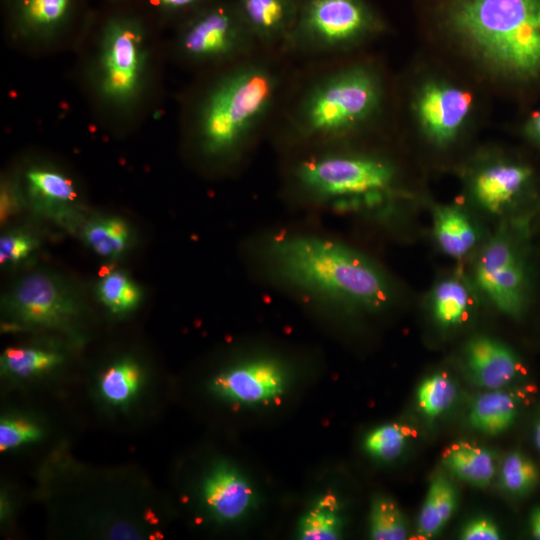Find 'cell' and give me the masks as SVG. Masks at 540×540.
I'll use <instances>...</instances> for the list:
<instances>
[{"label": "cell", "instance_id": "d6986e66", "mask_svg": "<svg viewBox=\"0 0 540 540\" xmlns=\"http://www.w3.org/2000/svg\"><path fill=\"white\" fill-rule=\"evenodd\" d=\"M433 235L441 251L460 258L476 245L478 235L470 217L456 205L437 206L433 210Z\"/></svg>", "mask_w": 540, "mask_h": 540}, {"label": "cell", "instance_id": "603a6c76", "mask_svg": "<svg viewBox=\"0 0 540 540\" xmlns=\"http://www.w3.org/2000/svg\"><path fill=\"white\" fill-rule=\"evenodd\" d=\"M456 505L453 485L444 477L435 478L427 491L418 518V532L424 538L436 535L452 516Z\"/></svg>", "mask_w": 540, "mask_h": 540}, {"label": "cell", "instance_id": "ac0fdd59", "mask_svg": "<svg viewBox=\"0 0 540 540\" xmlns=\"http://www.w3.org/2000/svg\"><path fill=\"white\" fill-rule=\"evenodd\" d=\"M204 497L212 512L222 520H235L243 516L253 502V491L237 472L220 468L214 471L204 485Z\"/></svg>", "mask_w": 540, "mask_h": 540}, {"label": "cell", "instance_id": "d4e9b609", "mask_svg": "<svg viewBox=\"0 0 540 540\" xmlns=\"http://www.w3.org/2000/svg\"><path fill=\"white\" fill-rule=\"evenodd\" d=\"M95 290L101 304L116 315L136 309L143 296L140 286L127 273L116 269L102 275Z\"/></svg>", "mask_w": 540, "mask_h": 540}, {"label": "cell", "instance_id": "6da1fadb", "mask_svg": "<svg viewBox=\"0 0 540 540\" xmlns=\"http://www.w3.org/2000/svg\"><path fill=\"white\" fill-rule=\"evenodd\" d=\"M294 67L280 50L259 48L210 69L183 113L184 141L199 166L223 173L245 163L268 134Z\"/></svg>", "mask_w": 540, "mask_h": 540}, {"label": "cell", "instance_id": "e0dca14e", "mask_svg": "<svg viewBox=\"0 0 540 540\" xmlns=\"http://www.w3.org/2000/svg\"><path fill=\"white\" fill-rule=\"evenodd\" d=\"M465 357L475 382L490 390L506 385L519 369L515 353L501 341L489 336L472 338L466 346Z\"/></svg>", "mask_w": 540, "mask_h": 540}, {"label": "cell", "instance_id": "d590c367", "mask_svg": "<svg viewBox=\"0 0 540 540\" xmlns=\"http://www.w3.org/2000/svg\"><path fill=\"white\" fill-rule=\"evenodd\" d=\"M460 538L463 540H498L500 533L491 520L477 518L464 526Z\"/></svg>", "mask_w": 540, "mask_h": 540}, {"label": "cell", "instance_id": "e575fe53", "mask_svg": "<svg viewBox=\"0 0 540 540\" xmlns=\"http://www.w3.org/2000/svg\"><path fill=\"white\" fill-rule=\"evenodd\" d=\"M211 0H147L160 14L182 21Z\"/></svg>", "mask_w": 540, "mask_h": 540}, {"label": "cell", "instance_id": "7a4b0ae2", "mask_svg": "<svg viewBox=\"0 0 540 540\" xmlns=\"http://www.w3.org/2000/svg\"><path fill=\"white\" fill-rule=\"evenodd\" d=\"M386 100L380 68L348 55L294 67L268 134L283 153L352 141L376 124Z\"/></svg>", "mask_w": 540, "mask_h": 540}, {"label": "cell", "instance_id": "f1b7e54d", "mask_svg": "<svg viewBox=\"0 0 540 540\" xmlns=\"http://www.w3.org/2000/svg\"><path fill=\"white\" fill-rule=\"evenodd\" d=\"M61 361V356L38 348L11 347L4 351L2 366L18 376H29L49 369Z\"/></svg>", "mask_w": 540, "mask_h": 540}, {"label": "cell", "instance_id": "74e56055", "mask_svg": "<svg viewBox=\"0 0 540 540\" xmlns=\"http://www.w3.org/2000/svg\"><path fill=\"white\" fill-rule=\"evenodd\" d=\"M530 525L533 536L540 540V507H537L532 511Z\"/></svg>", "mask_w": 540, "mask_h": 540}, {"label": "cell", "instance_id": "5b68a950", "mask_svg": "<svg viewBox=\"0 0 540 540\" xmlns=\"http://www.w3.org/2000/svg\"><path fill=\"white\" fill-rule=\"evenodd\" d=\"M352 141L285 154V189L299 200L326 208L375 207L385 202L396 187L394 164L379 153L355 148Z\"/></svg>", "mask_w": 540, "mask_h": 540}, {"label": "cell", "instance_id": "ba28073f", "mask_svg": "<svg viewBox=\"0 0 540 540\" xmlns=\"http://www.w3.org/2000/svg\"><path fill=\"white\" fill-rule=\"evenodd\" d=\"M261 48L236 0H211L180 21L174 52L184 64L213 69Z\"/></svg>", "mask_w": 540, "mask_h": 540}, {"label": "cell", "instance_id": "4316f807", "mask_svg": "<svg viewBox=\"0 0 540 540\" xmlns=\"http://www.w3.org/2000/svg\"><path fill=\"white\" fill-rule=\"evenodd\" d=\"M370 536L375 540H403L407 525L398 506L386 498L373 501L369 517Z\"/></svg>", "mask_w": 540, "mask_h": 540}, {"label": "cell", "instance_id": "1f68e13d", "mask_svg": "<svg viewBox=\"0 0 540 540\" xmlns=\"http://www.w3.org/2000/svg\"><path fill=\"white\" fill-rule=\"evenodd\" d=\"M406 433L397 424H386L371 431L365 439L366 451L374 457L390 460L397 457L405 445Z\"/></svg>", "mask_w": 540, "mask_h": 540}, {"label": "cell", "instance_id": "2e32d148", "mask_svg": "<svg viewBox=\"0 0 540 540\" xmlns=\"http://www.w3.org/2000/svg\"><path fill=\"white\" fill-rule=\"evenodd\" d=\"M261 48L281 50L296 21L299 0H236Z\"/></svg>", "mask_w": 540, "mask_h": 540}, {"label": "cell", "instance_id": "7c38bea8", "mask_svg": "<svg viewBox=\"0 0 540 540\" xmlns=\"http://www.w3.org/2000/svg\"><path fill=\"white\" fill-rule=\"evenodd\" d=\"M25 203L36 213L71 224L79 212L76 182L60 168L44 162L26 165L17 176Z\"/></svg>", "mask_w": 540, "mask_h": 540}, {"label": "cell", "instance_id": "d6a6232c", "mask_svg": "<svg viewBox=\"0 0 540 540\" xmlns=\"http://www.w3.org/2000/svg\"><path fill=\"white\" fill-rule=\"evenodd\" d=\"M38 247L37 237L28 230H10L0 239V263L3 266H15L26 262Z\"/></svg>", "mask_w": 540, "mask_h": 540}, {"label": "cell", "instance_id": "8d00e7d4", "mask_svg": "<svg viewBox=\"0 0 540 540\" xmlns=\"http://www.w3.org/2000/svg\"><path fill=\"white\" fill-rule=\"evenodd\" d=\"M524 134L528 140L540 146V109L526 121Z\"/></svg>", "mask_w": 540, "mask_h": 540}, {"label": "cell", "instance_id": "f546056e", "mask_svg": "<svg viewBox=\"0 0 540 540\" xmlns=\"http://www.w3.org/2000/svg\"><path fill=\"white\" fill-rule=\"evenodd\" d=\"M456 388L450 378L441 373L427 377L417 390V402L429 418L442 414L453 403Z\"/></svg>", "mask_w": 540, "mask_h": 540}, {"label": "cell", "instance_id": "8fae6325", "mask_svg": "<svg viewBox=\"0 0 540 540\" xmlns=\"http://www.w3.org/2000/svg\"><path fill=\"white\" fill-rule=\"evenodd\" d=\"M472 96L444 80H428L414 98L416 121L423 135L434 145L452 143L462 131L472 110Z\"/></svg>", "mask_w": 540, "mask_h": 540}, {"label": "cell", "instance_id": "5bb4252c", "mask_svg": "<svg viewBox=\"0 0 540 540\" xmlns=\"http://www.w3.org/2000/svg\"><path fill=\"white\" fill-rule=\"evenodd\" d=\"M74 0H7L12 36L22 44H52L68 27Z\"/></svg>", "mask_w": 540, "mask_h": 540}, {"label": "cell", "instance_id": "9a60e30c", "mask_svg": "<svg viewBox=\"0 0 540 540\" xmlns=\"http://www.w3.org/2000/svg\"><path fill=\"white\" fill-rule=\"evenodd\" d=\"M531 168L523 163L498 160L480 167L472 176L471 193L486 211H503L530 185Z\"/></svg>", "mask_w": 540, "mask_h": 540}, {"label": "cell", "instance_id": "44dd1931", "mask_svg": "<svg viewBox=\"0 0 540 540\" xmlns=\"http://www.w3.org/2000/svg\"><path fill=\"white\" fill-rule=\"evenodd\" d=\"M444 462L459 479L474 486L488 485L495 472L490 452L467 442L447 448Z\"/></svg>", "mask_w": 540, "mask_h": 540}, {"label": "cell", "instance_id": "52a82bcc", "mask_svg": "<svg viewBox=\"0 0 540 540\" xmlns=\"http://www.w3.org/2000/svg\"><path fill=\"white\" fill-rule=\"evenodd\" d=\"M385 28L369 0H299L296 21L280 51L305 61L349 55Z\"/></svg>", "mask_w": 540, "mask_h": 540}, {"label": "cell", "instance_id": "4fadbf2b", "mask_svg": "<svg viewBox=\"0 0 540 540\" xmlns=\"http://www.w3.org/2000/svg\"><path fill=\"white\" fill-rule=\"evenodd\" d=\"M287 382L284 364L272 357H256L242 361L215 380L216 389L230 400L263 403L278 397Z\"/></svg>", "mask_w": 540, "mask_h": 540}, {"label": "cell", "instance_id": "7402d4cb", "mask_svg": "<svg viewBox=\"0 0 540 540\" xmlns=\"http://www.w3.org/2000/svg\"><path fill=\"white\" fill-rule=\"evenodd\" d=\"M431 310L434 319L444 327L455 326L463 322L471 304L467 286L456 277L439 280L430 295Z\"/></svg>", "mask_w": 540, "mask_h": 540}, {"label": "cell", "instance_id": "4dcf8cb0", "mask_svg": "<svg viewBox=\"0 0 540 540\" xmlns=\"http://www.w3.org/2000/svg\"><path fill=\"white\" fill-rule=\"evenodd\" d=\"M501 480L505 489L514 494H523L538 481L535 464L519 452L509 454L502 465Z\"/></svg>", "mask_w": 540, "mask_h": 540}, {"label": "cell", "instance_id": "277c9868", "mask_svg": "<svg viewBox=\"0 0 540 540\" xmlns=\"http://www.w3.org/2000/svg\"><path fill=\"white\" fill-rule=\"evenodd\" d=\"M432 16L496 78L516 85L540 80V0H434Z\"/></svg>", "mask_w": 540, "mask_h": 540}, {"label": "cell", "instance_id": "8992f818", "mask_svg": "<svg viewBox=\"0 0 540 540\" xmlns=\"http://www.w3.org/2000/svg\"><path fill=\"white\" fill-rule=\"evenodd\" d=\"M151 63L142 20L130 13L110 16L87 68V84L98 107L117 120L133 116L147 96Z\"/></svg>", "mask_w": 540, "mask_h": 540}, {"label": "cell", "instance_id": "30bf717a", "mask_svg": "<svg viewBox=\"0 0 540 540\" xmlns=\"http://www.w3.org/2000/svg\"><path fill=\"white\" fill-rule=\"evenodd\" d=\"M475 280L499 311L511 317L522 313L526 300V271L508 238L497 235L484 247L475 267Z\"/></svg>", "mask_w": 540, "mask_h": 540}, {"label": "cell", "instance_id": "f35d334b", "mask_svg": "<svg viewBox=\"0 0 540 540\" xmlns=\"http://www.w3.org/2000/svg\"><path fill=\"white\" fill-rule=\"evenodd\" d=\"M535 441H536V445L540 451V422L538 423L537 425V428H536V435H535Z\"/></svg>", "mask_w": 540, "mask_h": 540}, {"label": "cell", "instance_id": "83f0119b", "mask_svg": "<svg viewBox=\"0 0 540 540\" xmlns=\"http://www.w3.org/2000/svg\"><path fill=\"white\" fill-rule=\"evenodd\" d=\"M340 519L333 497L326 496L306 513L300 525L302 539H336L339 536Z\"/></svg>", "mask_w": 540, "mask_h": 540}, {"label": "cell", "instance_id": "484cf974", "mask_svg": "<svg viewBox=\"0 0 540 540\" xmlns=\"http://www.w3.org/2000/svg\"><path fill=\"white\" fill-rule=\"evenodd\" d=\"M141 379L140 368L131 360L112 365L101 378V391L113 403H124L136 393Z\"/></svg>", "mask_w": 540, "mask_h": 540}, {"label": "cell", "instance_id": "ffe728a7", "mask_svg": "<svg viewBox=\"0 0 540 540\" xmlns=\"http://www.w3.org/2000/svg\"><path fill=\"white\" fill-rule=\"evenodd\" d=\"M85 244L97 255L116 259L131 246L132 229L116 215L94 216L86 220L81 228Z\"/></svg>", "mask_w": 540, "mask_h": 540}, {"label": "cell", "instance_id": "9c48e42d", "mask_svg": "<svg viewBox=\"0 0 540 540\" xmlns=\"http://www.w3.org/2000/svg\"><path fill=\"white\" fill-rule=\"evenodd\" d=\"M5 312L33 327H61L80 311L76 290L60 274L37 269L19 277L3 295Z\"/></svg>", "mask_w": 540, "mask_h": 540}, {"label": "cell", "instance_id": "3957f363", "mask_svg": "<svg viewBox=\"0 0 540 540\" xmlns=\"http://www.w3.org/2000/svg\"><path fill=\"white\" fill-rule=\"evenodd\" d=\"M253 258L271 284L323 306L376 311L395 296L392 279L377 262L327 236L268 234L254 245Z\"/></svg>", "mask_w": 540, "mask_h": 540}, {"label": "cell", "instance_id": "cb8c5ba5", "mask_svg": "<svg viewBox=\"0 0 540 540\" xmlns=\"http://www.w3.org/2000/svg\"><path fill=\"white\" fill-rule=\"evenodd\" d=\"M516 405L514 399L501 391H492L480 396L470 412V423L487 434H498L514 421Z\"/></svg>", "mask_w": 540, "mask_h": 540}, {"label": "cell", "instance_id": "836d02e7", "mask_svg": "<svg viewBox=\"0 0 540 540\" xmlns=\"http://www.w3.org/2000/svg\"><path fill=\"white\" fill-rule=\"evenodd\" d=\"M37 427L23 420H4L0 425L1 451L33 441L39 437Z\"/></svg>", "mask_w": 540, "mask_h": 540}]
</instances>
